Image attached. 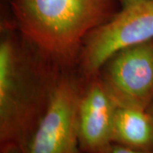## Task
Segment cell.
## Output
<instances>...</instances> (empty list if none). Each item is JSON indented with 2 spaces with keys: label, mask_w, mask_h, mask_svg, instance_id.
Wrapping results in <instances>:
<instances>
[{
  "label": "cell",
  "mask_w": 153,
  "mask_h": 153,
  "mask_svg": "<svg viewBox=\"0 0 153 153\" xmlns=\"http://www.w3.org/2000/svg\"><path fill=\"white\" fill-rule=\"evenodd\" d=\"M111 143L142 151L152 146L153 121L147 110L117 106Z\"/></svg>",
  "instance_id": "52a82bcc"
},
{
  "label": "cell",
  "mask_w": 153,
  "mask_h": 153,
  "mask_svg": "<svg viewBox=\"0 0 153 153\" xmlns=\"http://www.w3.org/2000/svg\"><path fill=\"white\" fill-rule=\"evenodd\" d=\"M103 153H146L142 150H137L130 147L123 146L118 144L111 143L110 146Z\"/></svg>",
  "instance_id": "ba28073f"
},
{
  "label": "cell",
  "mask_w": 153,
  "mask_h": 153,
  "mask_svg": "<svg viewBox=\"0 0 153 153\" xmlns=\"http://www.w3.org/2000/svg\"><path fill=\"white\" fill-rule=\"evenodd\" d=\"M80 100L76 85L62 79L51 92L25 153H77Z\"/></svg>",
  "instance_id": "5b68a950"
},
{
  "label": "cell",
  "mask_w": 153,
  "mask_h": 153,
  "mask_svg": "<svg viewBox=\"0 0 153 153\" xmlns=\"http://www.w3.org/2000/svg\"><path fill=\"white\" fill-rule=\"evenodd\" d=\"M108 61L102 83L116 105L147 110L153 103V40L123 49Z\"/></svg>",
  "instance_id": "277c9868"
},
{
  "label": "cell",
  "mask_w": 153,
  "mask_h": 153,
  "mask_svg": "<svg viewBox=\"0 0 153 153\" xmlns=\"http://www.w3.org/2000/svg\"><path fill=\"white\" fill-rule=\"evenodd\" d=\"M16 50L9 40L0 45V138L2 148L14 146L27 150L33 123V108L27 80Z\"/></svg>",
  "instance_id": "3957f363"
},
{
  "label": "cell",
  "mask_w": 153,
  "mask_h": 153,
  "mask_svg": "<svg viewBox=\"0 0 153 153\" xmlns=\"http://www.w3.org/2000/svg\"><path fill=\"white\" fill-rule=\"evenodd\" d=\"M89 34L82 64L85 71L94 73L121 50L153 40V0L123 7Z\"/></svg>",
  "instance_id": "7a4b0ae2"
},
{
  "label": "cell",
  "mask_w": 153,
  "mask_h": 153,
  "mask_svg": "<svg viewBox=\"0 0 153 153\" xmlns=\"http://www.w3.org/2000/svg\"><path fill=\"white\" fill-rule=\"evenodd\" d=\"M140 1H142V0H122V2L123 4V7L130 5V4H135V3L140 2Z\"/></svg>",
  "instance_id": "30bf717a"
},
{
  "label": "cell",
  "mask_w": 153,
  "mask_h": 153,
  "mask_svg": "<svg viewBox=\"0 0 153 153\" xmlns=\"http://www.w3.org/2000/svg\"><path fill=\"white\" fill-rule=\"evenodd\" d=\"M2 153H24L21 148L14 146H10L2 148Z\"/></svg>",
  "instance_id": "9c48e42d"
},
{
  "label": "cell",
  "mask_w": 153,
  "mask_h": 153,
  "mask_svg": "<svg viewBox=\"0 0 153 153\" xmlns=\"http://www.w3.org/2000/svg\"><path fill=\"white\" fill-rule=\"evenodd\" d=\"M147 111L148 113L150 114V116H151V117H152V119L153 121V103L149 106V108L147 109Z\"/></svg>",
  "instance_id": "8fae6325"
},
{
  "label": "cell",
  "mask_w": 153,
  "mask_h": 153,
  "mask_svg": "<svg viewBox=\"0 0 153 153\" xmlns=\"http://www.w3.org/2000/svg\"><path fill=\"white\" fill-rule=\"evenodd\" d=\"M117 105L103 83L94 82L80 100L78 111L79 142L88 153H103L111 144Z\"/></svg>",
  "instance_id": "8992f818"
},
{
  "label": "cell",
  "mask_w": 153,
  "mask_h": 153,
  "mask_svg": "<svg viewBox=\"0 0 153 153\" xmlns=\"http://www.w3.org/2000/svg\"><path fill=\"white\" fill-rule=\"evenodd\" d=\"M24 34L58 58L76 52L88 33L104 22L108 0H16L14 6Z\"/></svg>",
  "instance_id": "6da1fadb"
}]
</instances>
